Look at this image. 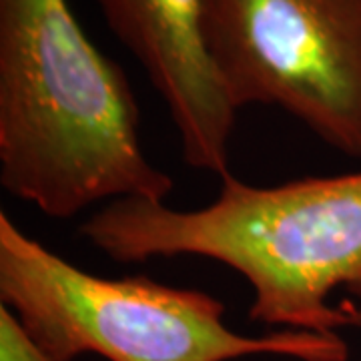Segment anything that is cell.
Returning a JSON list of instances; mask_svg holds the SVG:
<instances>
[{"mask_svg": "<svg viewBox=\"0 0 361 361\" xmlns=\"http://www.w3.org/2000/svg\"><path fill=\"white\" fill-rule=\"evenodd\" d=\"M0 185L54 219L173 191L145 155L125 71L68 0H0Z\"/></svg>", "mask_w": 361, "mask_h": 361, "instance_id": "1", "label": "cell"}, {"mask_svg": "<svg viewBox=\"0 0 361 361\" xmlns=\"http://www.w3.org/2000/svg\"><path fill=\"white\" fill-rule=\"evenodd\" d=\"M339 307L343 310L345 317H348V327H353V329H360L361 331V301L341 299Z\"/></svg>", "mask_w": 361, "mask_h": 361, "instance_id": "7", "label": "cell"}, {"mask_svg": "<svg viewBox=\"0 0 361 361\" xmlns=\"http://www.w3.org/2000/svg\"><path fill=\"white\" fill-rule=\"evenodd\" d=\"M104 20L139 61L177 129L189 167L229 173L237 109L203 39V0H97Z\"/></svg>", "mask_w": 361, "mask_h": 361, "instance_id": "5", "label": "cell"}, {"mask_svg": "<svg viewBox=\"0 0 361 361\" xmlns=\"http://www.w3.org/2000/svg\"><path fill=\"white\" fill-rule=\"evenodd\" d=\"M87 243L116 263L180 255L219 261L253 289L249 317L293 331L348 327L329 297L361 301V171L255 187L233 175L201 209L121 199L80 225Z\"/></svg>", "mask_w": 361, "mask_h": 361, "instance_id": "2", "label": "cell"}, {"mask_svg": "<svg viewBox=\"0 0 361 361\" xmlns=\"http://www.w3.org/2000/svg\"><path fill=\"white\" fill-rule=\"evenodd\" d=\"M0 301L52 361L94 353L109 361H233L279 355L348 361L339 334L279 329L243 336L225 305L199 289L145 275L103 277L80 269L0 213Z\"/></svg>", "mask_w": 361, "mask_h": 361, "instance_id": "3", "label": "cell"}, {"mask_svg": "<svg viewBox=\"0 0 361 361\" xmlns=\"http://www.w3.org/2000/svg\"><path fill=\"white\" fill-rule=\"evenodd\" d=\"M0 361H52L4 305L0 307Z\"/></svg>", "mask_w": 361, "mask_h": 361, "instance_id": "6", "label": "cell"}, {"mask_svg": "<svg viewBox=\"0 0 361 361\" xmlns=\"http://www.w3.org/2000/svg\"><path fill=\"white\" fill-rule=\"evenodd\" d=\"M203 39L237 111L279 106L361 159V0H203Z\"/></svg>", "mask_w": 361, "mask_h": 361, "instance_id": "4", "label": "cell"}]
</instances>
